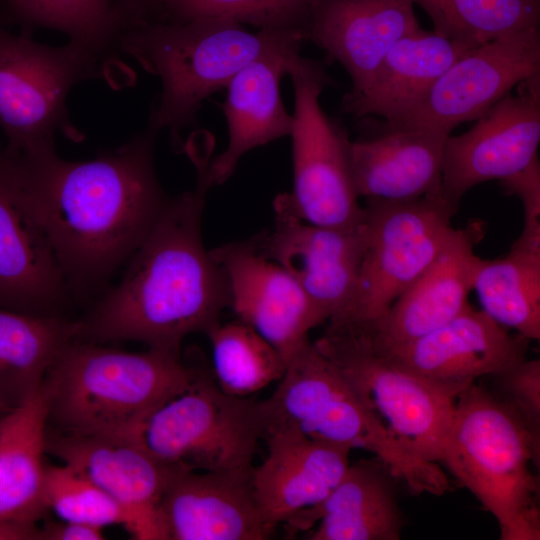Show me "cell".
Returning <instances> with one entry per match:
<instances>
[{"label":"cell","instance_id":"1","mask_svg":"<svg viewBox=\"0 0 540 540\" xmlns=\"http://www.w3.org/2000/svg\"><path fill=\"white\" fill-rule=\"evenodd\" d=\"M157 135L147 127L87 161L14 157L70 292L96 286L128 261L169 201L154 168Z\"/></svg>","mask_w":540,"mask_h":540},{"label":"cell","instance_id":"2","mask_svg":"<svg viewBox=\"0 0 540 540\" xmlns=\"http://www.w3.org/2000/svg\"><path fill=\"white\" fill-rule=\"evenodd\" d=\"M194 189L170 198L128 260L119 284L79 320L78 339L134 340L180 352L189 334L206 333L229 307L225 273L203 244L201 218L210 188L197 162Z\"/></svg>","mask_w":540,"mask_h":540},{"label":"cell","instance_id":"3","mask_svg":"<svg viewBox=\"0 0 540 540\" xmlns=\"http://www.w3.org/2000/svg\"><path fill=\"white\" fill-rule=\"evenodd\" d=\"M180 352L134 353L74 339L42 381L47 429L64 434H129L200 374Z\"/></svg>","mask_w":540,"mask_h":540},{"label":"cell","instance_id":"4","mask_svg":"<svg viewBox=\"0 0 540 540\" xmlns=\"http://www.w3.org/2000/svg\"><path fill=\"white\" fill-rule=\"evenodd\" d=\"M303 41L296 32H251L231 19L197 18L138 23L123 32L119 50L160 79L147 127L166 130L180 147L182 132L195 126L206 98L226 88L250 61Z\"/></svg>","mask_w":540,"mask_h":540},{"label":"cell","instance_id":"5","mask_svg":"<svg viewBox=\"0 0 540 540\" xmlns=\"http://www.w3.org/2000/svg\"><path fill=\"white\" fill-rule=\"evenodd\" d=\"M540 436L493 391L472 384L455 400L440 464L497 520L502 540H539Z\"/></svg>","mask_w":540,"mask_h":540},{"label":"cell","instance_id":"6","mask_svg":"<svg viewBox=\"0 0 540 540\" xmlns=\"http://www.w3.org/2000/svg\"><path fill=\"white\" fill-rule=\"evenodd\" d=\"M262 434L288 429L381 459L414 495L452 486L443 468L410 452L363 401L340 370L307 340L287 361L272 395L258 401Z\"/></svg>","mask_w":540,"mask_h":540},{"label":"cell","instance_id":"7","mask_svg":"<svg viewBox=\"0 0 540 540\" xmlns=\"http://www.w3.org/2000/svg\"><path fill=\"white\" fill-rule=\"evenodd\" d=\"M111 57L69 41L51 46L0 25V129L12 157L55 153L58 131L81 137L70 121L67 97L74 86L106 76Z\"/></svg>","mask_w":540,"mask_h":540},{"label":"cell","instance_id":"8","mask_svg":"<svg viewBox=\"0 0 540 540\" xmlns=\"http://www.w3.org/2000/svg\"><path fill=\"white\" fill-rule=\"evenodd\" d=\"M363 209L358 283L347 306L328 321L362 325L379 319L443 249L458 206L440 187L412 200L368 198Z\"/></svg>","mask_w":540,"mask_h":540},{"label":"cell","instance_id":"9","mask_svg":"<svg viewBox=\"0 0 540 540\" xmlns=\"http://www.w3.org/2000/svg\"><path fill=\"white\" fill-rule=\"evenodd\" d=\"M163 464L183 471L250 469L262 439L258 401L223 392L201 371L130 433Z\"/></svg>","mask_w":540,"mask_h":540},{"label":"cell","instance_id":"10","mask_svg":"<svg viewBox=\"0 0 540 540\" xmlns=\"http://www.w3.org/2000/svg\"><path fill=\"white\" fill-rule=\"evenodd\" d=\"M313 343L410 452L440 465L455 397L396 363L352 329L329 323Z\"/></svg>","mask_w":540,"mask_h":540},{"label":"cell","instance_id":"11","mask_svg":"<svg viewBox=\"0 0 540 540\" xmlns=\"http://www.w3.org/2000/svg\"><path fill=\"white\" fill-rule=\"evenodd\" d=\"M288 76L294 91L293 188L286 193L302 220L319 226L359 225L364 209L354 186L347 131L321 107L320 95L332 81L317 61L299 56Z\"/></svg>","mask_w":540,"mask_h":540},{"label":"cell","instance_id":"12","mask_svg":"<svg viewBox=\"0 0 540 540\" xmlns=\"http://www.w3.org/2000/svg\"><path fill=\"white\" fill-rule=\"evenodd\" d=\"M540 75V29L488 42L457 59L407 115L386 127L425 128L450 135L477 120L511 93Z\"/></svg>","mask_w":540,"mask_h":540},{"label":"cell","instance_id":"13","mask_svg":"<svg viewBox=\"0 0 540 540\" xmlns=\"http://www.w3.org/2000/svg\"><path fill=\"white\" fill-rule=\"evenodd\" d=\"M274 225L250 239L255 250L285 269L325 320L350 302L360 274L363 227H325L302 220L287 194L273 203ZM363 219V218H362Z\"/></svg>","mask_w":540,"mask_h":540},{"label":"cell","instance_id":"14","mask_svg":"<svg viewBox=\"0 0 540 540\" xmlns=\"http://www.w3.org/2000/svg\"><path fill=\"white\" fill-rule=\"evenodd\" d=\"M465 133L449 135L441 166V188L458 206L473 187L524 169L540 143V75L517 86Z\"/></svg>","mask_w":540,"mask_h":540},{"label":"cell","instance_id":"15","mask_svg":"<svg viewBox=\"0 0 540 540\" xmlns=\"http://www.w3.org/2000/svg\"><path fill=\"white\" fill-rule=\"evenodd\" d=\"M46 452L112 497L127 513L126 530L135 539L163 540L158 508L179 470L157 460L129 434L76 435L47 429Z\"/></svg>","mask_w":540,"mask_h":540},{"label":"cell","instance_id":"16","mask_svg":"<svg viewBox=\"0 0 540 540\" xmlns=\"http://www.w3.org/2000/svg\"><path fill=\"white\" fill-rule=\"evenodd\" d=\"M529 342L469 305L447 323L410 342L385 349L369 343L457 398L479 378L492 376L527 358Z\"/></svg>","mask_w":540,"mask_h":540},{"label":"cell","instance_id":"17","mask_svg":"<svg viewBox=\"0 0 540 540\" xmlns=\"http://www.w3.org/2000/svg\"><path fill=\"white\" fill-rule=\"evenodd\" d=\"M70 293L52 246L25 201L16 160L0 142V308L60 315Z\"/></svg>","mask_w":540,"mask_h":540},{"label":"cell","instance_id":"18","mask_svg":"<svg viewBox=\"0 0 540 540\" xmlns=\"http://www.w3.org/2000/svg\"><path fill=\"white\" fill-rule=\"evenodd\" d=\"M485 232L480 220L454 229L434 261L379 319L362 325L338 324L360 333L374 347L385 349L447 323L470 305L468 296L482 261L474 250Z\"/></svg>","mask_w":540,"mask_h":540},{"label":"cell","instance_id":"19","mask_svg":"<svg viewBox=\"0 0 540 540\" xmlns=\"http://www.w3.org/2000/svg\"><path fill=\"white\" fill-rule=\"evenodd\" d=\"M228 285L229 307L239 321L267 340L285 363L326 321L301 286L280 265L258 253L250 241L210 250Z\"/></svg>","mask_w":540,"mask_h":540},{"label":"cell","instance_id":"20","mask_svg":"<svg viewBox=\"0 0 540 540\" xmlns=\"http://www.w3.org/2000/svg\"><path fill=\"white\" fill-rule=\"evenodd\" d=\"M268 454L251 469V482L265 522L291 533L316 510L342 478L351 449L308 438L288 429L262 434Z\"/></svg>","mask_w":540,"mask_h":540},{"label":"cell","instance_id":"21","mask_svg":"<svg viewBox=\"0 0 540 540\" xmlns=\"http://www.w3.org/2000/svg\"><path fill=\"white\" fill-rule=\"evenodd\" d=\"M253 467V466H252ZM177 471L159 504L163 540H265L251 469Z\"/></svg>","mask_w":540,"mask_h":540},{"label":"cell","instance_id":"22","mask_svg":"<svg viewBox=\"0 0 540 540\" xmlns=\"http://www.w3.org/2000/svg\"><path fill=\"white\" fill-rule=\"evenodd\" d=\"M421 29L411 0H317L306 40L346 70L351 89L343 100H349L398 40Z\"/></svg>","mask_w":540,"mask_h":540},{"label":"cell","instance_id":"23","mask_svg":"<svg viewBox=\"0 0 540 540\" xmlns=\"http://www.w3.org/2000/svg\"><path fill=\"white\" fill-rule=\"evenodd\" d=\"M300 46L289 45L250 61L227 84L221 108L229 139L221 154L204 163L210 188L224 183L245 153L290 136L294 119L284 107L280 85L300 55Z\"/></svg>","mask_w":540,"mask_h":540},{"label":"cell","instance_id":"24","mask_svg":"<svg viewBox=\"0 0 540 540\" xmlns=\"http://www.w3.org/2000/svg\"><path fill=\"white\" fill-rule=\"evenodd\" d=\"M448 136L425 128L383 126L376 134L351 141V172L358 197L404 201L440 188Z\"/></svg>","mask_w":540,"mask_h":540},{"label":"cell","instance_id":"25","mask_svg":"<svg viewBox=\"0 0 540 540\" xmlns=\"http://www.w3.org/2000/svg\"><path fill=\"white\" fill-rule=\"evenodd\" d=\"M399 481L378 457L349 463L324 502L299 524L309 540H398L406 521Z\"/></svg>","mask_w":540,"mask_h":540},{"label":"cell","instance_id":"26","mask_svg":"<svg viewBox=\"0 0 540 540\" xmlns=\"http://www.w3.org/2000/svg\"><path fill=\"white\" fill-rule=\"evenodd\" d=\"M469 50L434 31L421 29L405 36L389 49L361 93L342 101L343 110L355 118L379 116L394 123L412 111Z\"/></svg>","mask_w":540,"mask_h":540},{"label":"cell","instance_id":"27","mask_svg":"<svg viewBox=\"0 0 540 540\" xmlns=\"http://www.w3.org/2000/svg\"><path fill=\"white\" fill-rule=\"evenodd\" d=\"M46 437L40 389L0 417V520L37 523L48 511Z\"/></svg>","mask_w":540,"mask_h":540},{"label":"cell","instance_id":"28","mask_svg":"<svg viewBox=\"0 0 540 540\" xmlns=\"http://www.w3.org/2000/svg\"><path fill=\"white\" fill-rule=\"evenodd\" d=\"M79 321L0 308V409L8 412L40 389L65 345L78 338Z\"/></svg>","mask_w":540,"mask_h":540},{"label":"cell","instance_id":"29","mask_svg":"<svg viewBox=\"0 0 540 540\" xmlns=\"http://www.w3.org/2000/svg\"><path fill=\"white\" fill-rule=\"evenodd\" d=\"M473 290L481 310L498 324L540 339V255L510 249L502 258L482 259Z\"/></svg>","mask_w":540,"mask_h":540},{"label":"cell","instance_id":"30","mask_svg":"<svg viewBox=\"0 0 540 540\" xmlns=\"http://www.w3.org/2000/svg\"><path fill=\"white\" fill-rule=\"evenodd\" d=\"M434 32L469 49L540 25V0H411Z\"/></svg>","mask_w":540,"mask_h":540},{"label":"cell","instance_id":"31","mask_svg":"<svg viewBox=\"0 0 540 540\" xmlns=\"http://www.w3.org/2000/svg\"><path fill=\"white\" fill-rule=\"evenodd\" d=\"M18 23L29 29L48 28L64 33L106 56L119 50L128 24L116 0H6ZM112 58V57H111Z\"/></svg>","mask_w":540,"mask_h":540},{"label":"cell","instance_id":"32","mask_svg":"<svg viewBox=\"0 0 540 540\" xmlns=\"http://www.w3.org/2000/svg\"><path fill=\"white\" fill-rule=\"evenodd\" d=\"M213 378L226 394L250 397L278 381L286 368L280 353L249 325L220 322L209 329Z\"/></svg>","mask_w":540,"mask_h":540},{"label":"cell","instance_id":"33","mask_svg":"<svg viewBox=\"0 0 540 540\" xmlns=\"http://www.w3.org/2000/svg\"><path fill=\"white\" fill-rule=\"evenodd\" d=\"M310 9L307 0H164L159 21L225 18L258 30L300 33L306 40Z\"/></svg>","mask_w":540,"mask_h":540},{"label":"cell","instance_id":"34","mask_svg":"<svg viewBox=\"0 0 540 540\" xmlns=\"http://www.w3.org/2000/svg\"><path fill=\"white\" fill-rule=\"evenodd\" d=\"M44 496L48 510L63 521L103 528L118 524L127 527L125 510L106 492L71 467L47 463Z\"/></svg>","mask_w":540,"mask_h":540},{"label":"cell","instance_id":"35","mask_svg":"<svg viewBox=\"0 0 540 540\" xmlns=\"http://www.w3.org/2000/svg\"><path fill=\"white\" fill-rule=\"evenodd\" d=\"M491 377L494 394L540 436V360L525 358Z\"/></svg>","mask_w":540,"mask_h":540},{"label":"cell","instance_id":"36","mask_svg":"<svg viewBox=\"0 0 540 540\" xmlns=\"http://www.w3.org/2000/svg\"><path fill=\"white\" fill-rule=\"evenodd\" d=\"M506 195L523 205L524 226L512 249L540 255V163L535 157L524 169L500 180Z\"/></svg>","mask_w":540,"mask_h":540},{"label":"cell","instance_id":"37","mask_svg":"<svg viewBox=\"0 0 540 540\" xmlns=\"http://www.w3.org/2000/svg\"><path fill=\"white\" fill-rule=\"evenodd\" d=\"M42 540H102L101 527L74 521L47 522L41 527Z\"/></svg>","mask_w":540,"mask_h":540},{"label":"cell","instance_id":"38","mask_svg":"<svg viewBox=\"0 0 540 540\" xmlns=\"http://www.w3.org/2000/svg\"><path fill=\"white\" fill-rule=\"evenodd\" d=\"M128 27L141 22L159 21L164 0H116Z\"/></svg>","mask_w":540,"mask_h":540},{"label":"cell","instance_id":"39","mask_svg":"<svg viewBox=\"0 0 540 540\" xmlns=\"http://www.w3.org/2000/svg\"><path fill=\"white\" fill-rule=\"evenodd\" d=\"M0 540H42L41 527L35 522L0 520Z\"/></svg>","mask_w":540,"mask_h":540},{"label":"cell","instance_id":"40","mask_svg":"<svg viewBox=\"0 0 540 540\" xmlns=\"http://www.w3.org/2000/svg\"><path fill=\"white\" fill-rule=\"evenodd\" d=\"M4 413H6V412H4V411H2V410L0 409V417H1Z\"/></svg>","mask_w":540,"mask_h":540},{"label":"cell","instance_id":"41","mask_svg":"<svg viewBox=\"0 0 540 540\" xmlns=\"http://www.w3.org/2000/svg\"><path fill=\"white\" fill-rule=\"evenodd\" d=\"M307 1H309L311 3V2H314V1H317V0H307Z\"/></svg>","mask_w":540,"mask_h":540}]
</instances>
